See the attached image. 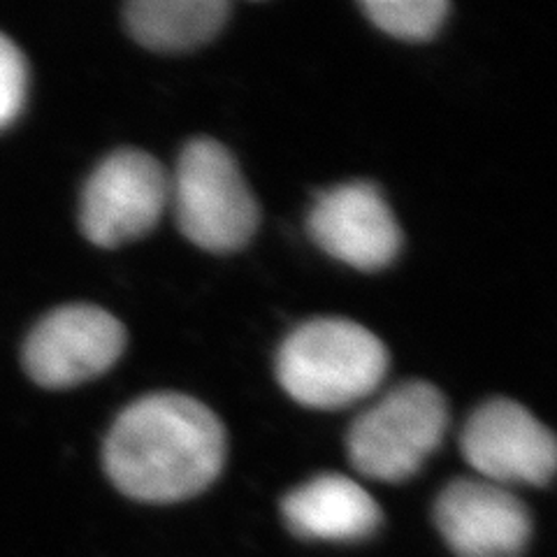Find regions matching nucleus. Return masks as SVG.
Instances as JSON below:
<instances>
[{"mask_svg": "<svg viewBox=\"0 0 557 557\" xmlns=\"http://www.w3.org/2000/svg\"><path fill=\"white\" fill-rule=\"evenodd\" d=\"M170 205L182 235L205 251H239L258 231V202L233 153L216 139L196 137L182 149Z\"/></svg>", "mask_w": 557, "mask_h": 557, "instance_id": "7ed1b4c3", "label": "nucleus"}, {"mask_svg": "<svg viewBox=\"0 0 557 557\" xmlns=\"http://www.w3.org/2000/svg\"><path fill=\"white\" fill-rule=\"evenodd\" d=\"M460 450L474 472L495 485H546L555 474L553 432L507 397L487 399L462 428Z\"/></svg>", "mask_w": 557, "mask_h": 557, "instance_id": "0eeeda50", "label": "nucleus"}, {"mask_svg": "<svg viewBox=\"0 0 557 557\" xmlns=\"http://www.w3.org/2000/svg\"><path fill=\"white\" fill-rule=\"evenodd\" d=\"M126 348V327L96 305L59 307L30 330L24 368L42 388H70L114 368Z\"/></svg>", "mask_w": 557, "mask_h": 557, "instance_id": "423d86ee", "label": "nucleus"}, {"mask_svg": "<svg viewBox=\"0 0 557 557\" xmlns=\"http://www.w3.org/2000/svg\"><path fill=\"white\" fill-rule=\"evenodd\" d=\"M434 522L458 557H525L532 536L525 504L483 479L450 481L434 502Z\"/></svg>", "mask_w": 557, "mask_h": 557, "instance_id": "1a4fd4ad", "label": "nucleus"}, {"mask_svg": "<svg viewBox=\"0 0 557 557\" xmlns=\"http://www.w3.org/2000/svg\"><path fill=\"white\" fill-rule=\"evenodd\" d=\"M360 10L393 38L425 42L440 33L450 5L444 0H364Z\"/></svg>", "mask_w": 557, "mask_h": 557, "instance_id": "f8f14e48", "label": "nucleus"}, {"mask_svg": "<svg viewBox=\"0 0 557 557\" xmlns=\"http://www.w3.org/2000/svg\"><path fill=\"white\" fill-rule=\"evenodd\" d=\"M288 530L319 542H360L381 525L376 499L360 483L342 474L313 476L282 502Z\"/></svg>", "mask_w": 557, "mask_h": 557, "instance_id": "9d476101", "label": "nucleus"}, {"mask_svg": "<svg viewBox=\"0 0 557 557\" xmlns=\"http://www.w3.org/2000/svg\"><path fill=\"white\" fill-rule=\"evenodd\" d=\"M219 416L182 393H153L116 416L102 467L116 491L137 502L172 504L200 495L225 465Z\"/></svg>", "mask_w": 557, "mask_h": 557, "instance_id": "f257e3e1", "label": "nucleus"}, {"mask_svg": "<svg viewBox=\"0 0 557 557\" xmlns=\"http://www.w3.org/2000/svg\"><path fill=\"white\" fill-rule=\"evenodd\" d=\"M388 372L383 342L348 319H313L278 346L276 379L309 409H342L372 395Z\"/></svg>", "mask_w": 557, "mask_h": 557, "instance_id": "f03ea898", "label": "nucleus"}, {"mask_svg": "<svg viewBox=\"0 0 557 557\" xmlns=\"http://www.w3.org/2000/svg\"><path fill=\"white\" fill-rule=\"evenodd\" d=\"M228 14L225 0H135L126 8V26L143 47L177 54L214 40Z\"/></svg>", "mask_w": 557, "mask_h": 557, "instance_id": "9b49d317", "label": "nucleus"}, {"mask_svg": "<svg viewBox=\"0 0 557 557\" xmlns=\"http://www.w3.org/2000/svg\"><path fill=\"white\" fill-rule=\"evenodd\" d=\"M170 205V177L151 153L119 149L104 159L82 194L84 237L102 249L135 242L159 225Z\"/></svg>", "mask_w": 557, "mask_h": 557, "instance_id": "39448f33", "label": "nucleus"}, {"mask_svg": "<svg viewBox=\"0 0 557 557\" xmlns=\"http://www.w3.org/2000/svg\"><path fill=\"white\" fill-rule=\"evenodd\" d=\"M307 231L327 256L360 272L388 268L403 249L393 209L370 182L323 190L309 209Z\"/></svg>", "mask_w": 557, "mask_h": 557, "instance_id": "6e6552de", "label": "nucleus"}, {"mask_svg": "<svg viewBox=\"0 0 557 557\" xmlns=\"http://www.w3.org/2000/svg\"><path fill=\"white\" fill-rule=\"evenodd\" d=\"M28 94V65L8 35L0 33V131L12 126L22 114Z\"/></svg>", "mask_w": 557, "mask_h": 557, "instance_id": "ddd939ff", "label": "nucleus"}, {"mask_svg": "<svg viewBox=\"0 0 557 557\" xmlns=\"http://www.w3.org/2000/svg\"><path fill=\"white\" fill-rule=\"evenodd\" d=\"M448 403L428 381H405L364 409L348 428V460L362 476L403 483L421 472L444 442Z\"/></svg>", "mask_w": 557, "mask_h": 557, "instance_id": "20e7f679", "label": "nucleus"}]
</instances>
